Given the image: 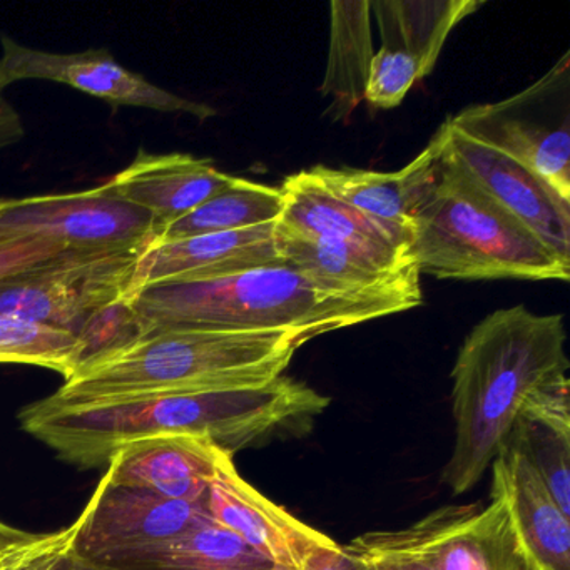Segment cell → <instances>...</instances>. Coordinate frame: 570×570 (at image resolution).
<instances>
[{"mask_svg":"<svg viewBox=\"0 0 570 570\" xmlns=\"http://www.w3.org/2000/svg\"><path fill=\"white\" fill-rule=\"evenodd\" d=\"M235 178L219 171L209 159L181 153L148 155L139 151L135 161L109 183L125 202L156 219L158 238L166 226L229 188Z\"/></svg>","mask_w":570,"mask_h":570,"instance_id":"cell-18","label":"cell"},{"mask_svg":"<svg viewBox=\"0 0 570 570\" xmlns=\"http://www.w3.org/2000/svg\"><path fill=\"white\" fill-rule=\"evenodd\" d=\"M148 246L61 253L0 282V315L76 336L89 316L118 299L131 298Z\"/></svg>","mask_w":570,"mask_h":570,"instance_id":"cell-6","label":"cell"},{"mask_svg":"<svg viewBox=\"0 0 570 570\" xmlns=\"http://www.w3.org/2000/svg\"><path fill=\"white\" fill-rule=\"evenodd\" d=\"M212 520L203 502L171 500L102 476L81 513L75 552L106 563L122 553L173 539Z\"/></svg>","mask_w":570,"mask_h":570,"instance_id":"cell-11","label":"cell"},{"mask_svg":"<svg viewBox=\"0 0 570 570\" xmlns=\"http://www.w3.org/2000/svg\"><path fill=\"white\" fill-rule=\"evenodd\" d=\"M283 262L348 292L423 298L415 258H389L345 243L279 238Z\"/></svg>","mask_w":570,"mask_h":570,"instance_id":"cell-19","label":"cell"},{"mask_svg":"<svg viewBox=\"0 0 570 570\" xmlns=\"http://www.w3.org/2000/svg\"><path fill=\"white\" fill-rule=\"evenodd\" d=\"M273 265H286L279 255L275 223L178 242H153L139 262L132 296L161 283L202 282Z\"/></svg>","mask_w":570,"mask_h":570,"instance_id":"cell-16","label":"cell"},{"mask_svg":"<svg viewBox=\"0 0 570 570\" xmlns=\"http://www.w3.org/2000/svg\"><path fill=\"white\" fill-rule=\"evenodd\" d=\"M299 570H376L368 557L362 556L348 546L320 547L306 559Z\"/></svg>","mask_w":570,"mask_h":570,"instance_id":"cell-31","label":"cell"},{"mask_svg":"<svg viewBox=\"0 0 570 570\" xmlns=\"http://www.w3.org/2000/svg\"><path fill=\"white\" fill-rule=\"evenodd\" d=\"M56 570H119L116 567L106 566V563L95 562V560L86 559L79 553L72 552L61 566Z\"/></svg>","mask_w":570,"mask_h":570,"instance_id":"cell-34","label":"cell"},{"mask_svg":"<svg viewBox=\"0 0 570 570\" xmlns=\"http://www.w3.org/2000/svg\"><path fill=\"white\" fill-rule=\"evenodd\" d=\"M65 252L69 249L41 238L11 239V242L0 243V282L28 272Z\"/></svg>","mask_w":570,"mask_h":570,"instance_id":"cell-30","label":"cell"},{"mask_svg":"<svg viewBox=\"0 0 570 570\" xmlns=\"http://www.w3.org/2000/svg\"><path fill=\"white\" fill-rule=\"evenodd\" d=\"M475 0H375L382 48L409 52L419 61L422 79L435 68L450 32L482 8Z\"/></svg>","mask_w":570,"mask_h":570,"instance_id":"cell-23","label":"cell"},{"mask_svg":"<svg viewBox=\"0 0 570 570\" xmlns=\"http://www.w3.org/2000/svg\"><path fill=\"white\" fill-rule=\"evenodd\" d=\"M119 570H265L272 567L215 520L106 562Z\"/></svg>","mask_w":570,"mask_h":570,"instance_id":"cell-22","label":"cell"},{"mask_svg":"<svg viewBox=\"0 0 570 570\" xmlns=\"http://www.w3.org/2000/svg\"><path fill=\"white\" fill-rule=\"evenodd\" d=\"M512 440L570 517V380H557L532 396L515 420Z\"/></svg>","mask_w":570,"mask_h":570,"instance_id":"cell-21","label":"cell"},{"mask_svg":"<svg viewBox=\"0 0 570 570\" xmlns=\"http://www.w3.org/2000/svg\"><path fill=\"white\" fill-rule=\"evenodd\" d=\"M549 85L550 72L513 98L463 109L449 122L456 131L522 163L570 202L569 121H543V109H539Z\"/></svg>","mask_w":570,"mask_h":570,"instance_id":"cell-12","label":"cell"},{"mask_svg":"<svg viewBox=\"0 0 570 570\" xmlns=\"http://www.w3.org/2000/svg\"><path fill=\"white\" fill-rule=\"evenodd\" d=\"M445 126L443 161L459 169L483 195L570 265V202L522 163L456 131L449 121Z\"/></svg>","mask_w":570,"mask_h":570,"instance_id":"cell-10","label":"cell"},{"mask_svg":"<svg viewBox=\"0 0 570 570\" xmlns=\"http://www.w3.org/2000/svg\"><path fill=\"white\" fill-rule=\"evenodd\" d=\"M282 189L235 178L229 188L171 223L156 242H178L215 233L242 232L278 222L283 213Z\"/></svg>","mask_w":570,"mask_h":570,"instance_id":"cell-25","label":"cell"},{"mask_svg":"<svg viewBox=\"0 0 570 570\" xmlns=\"http://www.w3.org/2000/svg\"><path fill=\"white\" fill-rule=\"evenodd\" d=\"M282 189V216L275 223L279 238L345 243L389 258H413L412 229L380 222L328 191L312 171L288 176Z\"/></svg>","mask_w":570,"mask_h":570,"instance_id":"cell-15","label":"cell"},{"mask_svg":"<svg viewBox=\"0 0 570 570\" xmlns=\"http://www.w3.org/2000/svg\"><path fill=\"white\" fill-rule=\"evenodd\" d=\"M356 552L419 560L430 570H520L505 507L446 505L405 529L379 530L348 543Z\"/></svg>","mask_w":570,"mask_h":570,"instance_id":"cell-8","label":"cell"},{"mask_svg":"<svg viewBox=\"0 0 570 570\" xmlns=\"http://www.w3.org/2000/svg\"><path fill=\"white\" fill-rule=\"evenodd\" d=\"M156 233V219L125 202L109 181L86 191L0 199V243L41 238L96 252L148 246Z\"/></svg>","mask_w":570,"mask_h":570,"instance_id":"cell-7","label":"cell"},{"mask_svg":"<svg viewBox=\"0 0 570 570\" xmlns=\"http://www.w3.org/2000/svg\"><path fill=\"white\" fill-rule=\"evenodd\" d=\"M265 570H295V569H289V567L272 566V567H268V569H265Z\"/></svg>","mask_w":570,"mask_h":570,"instance_id":"cell-35","label":"cell"},{"mask_svg":"<svg viewBox=\"0 0 570 570\" xmlns=\"http://www.w3.org/2000/svg\"><path fill=\"white\" fill-rule=\"evenodd\" d=\"M330 51L323 79V98H332L335 119H346L363 101L373 58L370 2L333 0Z\"/></svg>","mask_w":570,"mask_h":570,"instance_id":"cell-24","label":"cell"},{"mask_svg":"<svg viewBox=\"0 0 570 570\" xmlns=\"http://www.w3.org/2000/svg\"><path fill=\"white\" fill-rule=\"evenodd\" d=\"M420 79V65L413 56L405 51L382 48L373 55L370 62L363 99L372 108H396Z\"/></svg>","mask_w":570,"mask_h":570,"instance_id":"cell-29","label":"cell"},{"mask_svg":"<svg viewBox=\"0 0 570 570\" xmlns=\"http://www.w3.org/2000/svg\"><path fill=\"white\" fill-rule=\"evenodd\" d=\"M0 95L8 86L19 81H52L71 86L85 95L95 96L112 108L155 109L161 112H185L199 121L216 116V111L202 102L189 101L149 82L138 72L119 65L106 49H89L78 55H56L38 51L0 38Z\"/></svg>","mask_w":570,"mask_h":570,"instance_id":"cell-9","label":"cell"},{"mask_svg":"<svg viewBox=\"0 0 570 570\" xmlns=\"http://www.w3.org/2000/svg\"><path fill=\"white\" fill-rule=\"evenodd\" d=\"M445 135L443 122L425 151L400 171L376 173L326 166H316L309 171L332 195L353 208L380 222L412 229L413 212L439 175Z\"/></svg>","mask_w":570,"mask_h":570,"instance_id":"cell-20","label":"cell"},{"mask_svg":"<svg viewBox=\"0 0 570 570\" xmlns=\"http://www.w3.org/2000/svg\"><path fill=\"white\" fill-rule=\"evenodd\" d=\"M223 450L199 436L161 435L139 439L109 459L112 485L151 490L165 499L203 502Z\"/></svg>","mask_w":570,"mask_h":570,"instance_id":"cell-17","label":"cell"},{"mask_svg":"<svg viewBox=\"0 0 570 570\" xmlns=\"http://www.w3.org/2000/svg\"><path fill=\"white\" fill-rule=\"evenodd\" d=\"M412 255L439 279H570L569 263L442 158L412 215Z\"/></svg>","mask_w":570,"mask_h":570,"instance_id":"cell-5","label":"cell"},{"mask_svg":"<svg viewBox=\"0 0 570 570\" xmlns=\"http://www.w3.org/2000/svg\"><path fill=\"white\" fill-rule=\"evenodd\" d=\"M145 335L131 298L118 299L86 320L78 335V366L131 345ZM75 370V372H76Z\"/></svg>","mask_w":570,"mask_h":570,"instance_id":"cell-28","label":"cell"},{"mask_svg":"<svg viewBox=\"0 0 570 570\" xmlns=\"http://www.w3.org/2000/svg\"><path fill=\"white\" fill-rule=\"evenodd\" d=\"M362 556L368 557L376 570H430L429 567L410 557L390 556V553H362Z\"/></svg>","mask_w":570,"mask_h":570,"instance_id":"cell-33","label":"cell"},{"mask_svg":"<svg viewBox=\"0 0 570 570\" xmlns=\"http://www.w3.org/2000/svg\"><path fill=\"white\" fill-rule=\"evenodd\" d=\"M492 475V497L505 507L520 570H570V517L512 440L493 460Z\"/></svg>","mask_w":570,"mask_h":570,"instance_id":"cell-14","label":"cell"},{"mask_svg":"<svg viewBox=\"0 0 570 570\" xmlns=\"http://www.w3.org/2000/svg\"><path fill=\"white\" fill-rule=\"evenodd\" d=\"M131 299L145 335L165 328L289 332L308 342L335 330L409 312L423 302L413 296L348 292L289 265L262 266L202 282L161 283Z\"/></svg>","mask_w":570,"mask_h":570,"instance_id":"cell-3","label":"cell"},{"mask_svg":"<svg viewBox=\"0 0 570 570\" xmlns=\"http://www.w3.org/2000/svg\"><path fill=\"white\" fill-rule=\"evenodd\" d=\"M563 315H537L523 305L476 323L452 370L453 452L442 482L463 495L492 466L530 399L566 379Z\"/></svg>","mask_w":570,"mask_h":570,"instance_id":"cell-2","label":"cell"},{"mask_svg":"<svg viewBox=\"0 0 570 570\" xmlns=\"http://www.w3.org/2000/svg\"><path fill=\"white\" fill-rule=\"evenodd\" d=\"M0 363L41 366L68 379L78 366V338L65 330L0 315Z\"/></svg>","mask_w":570,"mask_h":570,"instance_id":"cell-26","label":"cell"},{"mask_svg":"<svg viewBox=\"0 0 570 570\" xmlns=\"http://www.w3.org/2000/svg\"><path fill=\"white\" fill-rule=\"evenodd\" d=\"M305 336L289 332L165 328L79 366L35 405L81 409L165 393L249 389L275 382Z\"/></svg>","mask_w":570,"mask_h":570,"instance_id":"cell-4","label":"cell"},{"mask_svg":"<svg viewBox=\"0 0 570 570\" xmlns=\"http://www.w3.org/2000/svg\"><path fill=\"white\" fill-rule=\"evenodd\" d=\"M206 510L272 566L299 570L316 549L335 543L246 482L225 450L206 493Z\"/></svg>","mask_w":570,"mask_h":570,"instance_id":"cell-13","label":"cell"},{"mask_svg":"<svg viewBox=\"0 0 570 570\" xmlns=\"http://www.w3.org/2000/svg\"><path fill=\"white\" fill-rule=\"evenodd\" d=\"M26 128L14 106L0 95V149L18 145L24 138Z\"/></svg>","mask_w":570,"mask_h":570,"instance_id":"cell-32","label":"cell"},{"mask_svg":"<svg viewBox=\"0 0 570 570\" xmlns=\"http://www.w3.org/2000/svg\"><path fill=\"white\" fill-rule=\"evenodd\" d=\"M81 515L55 532H29L0 520V570H56L76 549Z\"/></svg>","mask_w":570,"mask_h":570,"instance_id":"cell-27","label":"cell"},{"mask_svg":"<svg viewBox=\"0 0 570 570\" xmlns=\"http://www.w3.org/2000/svg\"><path fill=\"white\" fill-rule=\"evenodd\" d=\"M328 405V396L283 375L249 389L165 393L81 409L45 410L31 403L19 420L62 460L91 469L108 463L119 446L149 436H199L235 455L303 435Z\"/></svg>","mask_w":570,"mask_h":570,"instance_id":"cell-1","label":"cell"}]
</instances>
